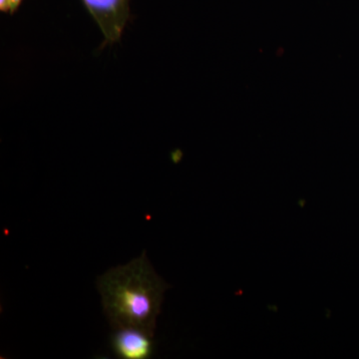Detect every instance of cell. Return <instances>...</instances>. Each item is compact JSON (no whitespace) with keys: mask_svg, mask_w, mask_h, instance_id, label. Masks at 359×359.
Segmentation results:
<instances>
[{"mask_svg":"<svg viewBox=\"0 0 359 359\" xmlns=\"http://www.w3.org/2000/svg\"><path fill=\"white\" fill-rule=\"evenodd\" d=\"M21 2L22 0H0V11L13 14L18 11Z\"/></svg>","mask_w":359,"mask_h":359,"instance_id":"4","label":"cell"},{"mask_svg":"<svg viewBox=\"0 0 359 359\" xmlns=\"http://www.w3.org/2000/svg\"><path fill=\"white\" fill-rule=\"evenodd\" d=\"M97 287L113 330L135 328L154 337L170 285L157 275L145 252L99 276Z\"/></svg>","mask_w":359,"mask_h":359,"instance_id":"1","label":"cell"},{"mask_svg":"<svg viewBox=\"0 0 359 359\" xmlns=\"http://www.w3.org/2000/svg\"><path fill=\"white\" fill-rule=\"evenodd\" d=\"M111 344L117 358L147 359L154 351V337L135 328H120L114 330Z\"/></svg>","mask_w":359,"mask_h":359,"instance_id":"3","label":"cell"},{"mask_svg":"<svg viewBox=\"0 0 359 359\" xmlns=\"http://www.w3.org/2000/svg\"><path fill=\"white\" fill-rule=\"evenodd\" d=\"M96 21L106 43L119 41L129 18V0H82Z\"/></svg>","mask_w":359,"mask_h":359,"instance_id":"2","label":"cell"}]
</instances>
